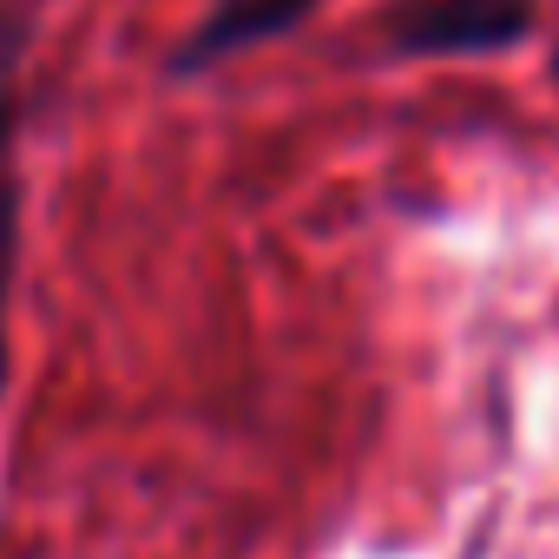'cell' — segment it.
<instances>
[{
  "mask_svg": "<svg viewBox=\"0 0 559 559\" xmlns=\"http://www.w3.org/2000/svg\"><path fill=\"white\" fill-rule=\"evenodd\" d=\"M539 0H402L389 8L382 34L395 53L421 60H467V53H500L533 34Z\"/></svg>",
  "mask_w": 559,
  "mask_h": 559,
  "instance_id": "obj_1",
  "label": "cell"
},
{
  "mask_svg": "<svg viewBox=\"0 0 559 559\" xmlns=\"http://www.w3.org/2000/svg\"><path fill=\"white\" fill-rule=\"evenodd\" d=\"M21 73H27V14L0 8V395H8V297L21 263Z\"/></svg>",
  "mask_w": 559,
  "mask_h": 559,
  "instance_id": "obj_2",
  "label": "cell"
},
{
  "mask_svg": "<svg viewBox=\"0 0 559 559\" xmlns=\"http://www.w3.org/2000/svg\"><path fill=\"white\" fill-rule=\"evenodd\" d=\"M317 14V0H217V8L171 47L165 73H211L250 47H270V40H284L297 34L304 21Z\"/></svg>",
  "mask_w": 559,
  "mask_h": 559,
  "instance_id": "obj_3",
  "label": "cell"
}]
</instances>
